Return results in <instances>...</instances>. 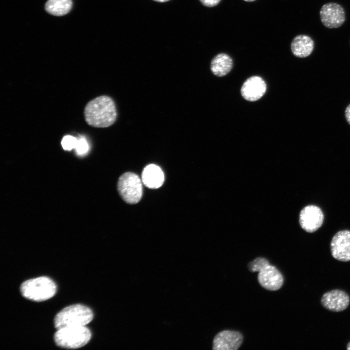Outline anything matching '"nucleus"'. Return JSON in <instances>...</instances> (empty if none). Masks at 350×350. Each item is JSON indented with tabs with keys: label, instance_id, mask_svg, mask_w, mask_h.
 Returning <instances> with one entry per match:
<instances>
[{
	"label": "nucleus",
	"instance_id": "nucleus-1",
	"mask_svg": "<svg viewBox=\"0 0 350 350\" xmlns=\"http://www.w3.org/2000/svg\"><path fill=\"white\" fill-rule=\"evenodd\" d=\"M84 115L87 123L95 127H107L116 121L117 112L113 100L101 96L89 101L86 105Z\"/></svg>",
	"mask_w": 350,
	"mask_h": 350
},
{
	"label": "nucleus",
	"instance_id": "nucleus-2",
	"mask_svg": "<svg viewBox=\"0 0 350 350\" xmlns=\"http://www.w3.org/2000/svg\"><path fill=\"white\" fill-rule=\"evenodd\" d=\"M91 310L81 304L67 306L60 311L55 316V327L58 329L73 326H85L93 319Z\"/></svg>",
	"mask_w": 350,
	"mask_h": 350
},
{
	"label": "nucleus",
	"instance_id": "nucleus-3",
	"mask_svg": "<svg viewBox=\"0 0 350 350\" xmlns=\"http://www.w3.org/2000/svg\"><path fill=\"white\" fill-rule=\"evenodd\" d=\"M56 289L55 282L45 276L27 280L20 288L23 297L35 301H42L52 298Z\"/></svg>",
	"mask_w": 350,
	"mask_h": 350
},
{
	"label": "nucleus",
	"instance_id": "nucleus-4",
	"mask_svg": "<svg viewBox=\"0 0 350 350\" xmlns=\"http://www.w3.org/2000/svg\"><path fill=\"white\" fill-rule=\"evenodd\" d=\"M91 337L90 331L85 326H73L57 329L54 335L56 344L66 349H78L86 345Z\"/></svg>",
	"mask_w": 350,
	"mask_h": 350
},
{
	"label": "nucleus",
	"instance_id": "nucleus-5",
	"mask_svg": "<svg viewBox=\"0 0 350 350\" xmlns=\"http://www.w3.org/2000/svg\"><path fill=\"white\" fill-rule=\"evenodd\" d=\"M142 182L139 176L133 173L122 174L118 181V190L122 198L127 203H137L142 195Z\"/></svg>",
	"mask_w": 350,
	"mask_h": 350
},
{
	"label": "nucleus",
	"instance_id": "nucleus-6",
	"mask_svg": "<svg viewBox=\"0 0 350 350\" xmlns=\"http://www.w3.org/2000/svg\"><path fill=\"white\" fill-rule=\"evenodd\" d=\"M320 18L327 28H337L343 25L346 19L345 12L341 5L329 2L323 5L320 10Z\"/></svg>",
	"mask_w": 350,
	"mask_h": 350
},
{
	"label": "nucleus",
	"instance_id": "nucleus-7",
	"mask_svg": "<svg viewBox=\"0 0 350 350\" xmlns=\"http://www.w3.org/2000/svg\"><path fill=\"white\" fill-rule=\"evenodd\" d=\"M324 215L318 207L308 205L305 207L299 213V224L305 231L312 233L317 230L322 225Z\"/></svg>",
	"mask_w": 350,
	"mask_h": 350
},
{
	"label": "nucleus",
	"instance_id": "nucleus-8",
	"mask_svg": "<svg viewBox=\"0 0 350 350\" xmlns=\"http://www.w3.org/2000/svg\"><path fill=\"white\" fill-rule=\"evenodd\" d=\"M332 257L341 262L350 261V231L341 230L332 237L331 242Z\"/></svg>",
	"mask_w": 350,
	"mask_h": 350
},
{
	"label": "nucleus",
	"instance_id": "nucleus-9",
	"mask_svg": "<svg viewBox=\"0 0 350 350\" xmlns=\"http://www.w3.org/2000/svg\"><path fill=\"white\" fill-rule=\"evenodd\" d=\"M350 297L345 291L334 289L324 293L321 303L325 309L332 312H338L345 310L350 304Z\"/></svg>",
	"mask_w": 350,
	"mask_h": 350
},
{
	"label": "nucleus",
	"instance_id": "nucleus-10",
	"mask_svg": "<svg viewBox=\"0 0 350 350\" xmlns=\"http://www.w3.org/2000/svg\"><path fill=\"white\" fill-rule=\"evenodd\" d=\"M243 336L236 331L225 330L214 338L212 349L214 350H236L243 342Z\"/></svg>",
	"mask_w": 350,
	"mask_h": 350
},
{
	"label": "nucleus",
	"instance_id": "nucleus-11",
	"mask_svg": "<svg viewBox=\"0 0 350 350\" xmlns=\"http://www.w3.org/2000/svg\"><path fill=\"white\" fill-rule=\"evenodd\" d=\"M266 90L264 81L258 76H251L243 84L241 93L242 97L250 102L256 101L262 98Z\"/></svg>",
	"mask_w": 350,
	"mask_h": 350
},
{
	"label": "nucleus",
	"instance_id": "nucleus-12",
	"mask_svg": "<svg viewBox=\"0 0 350 350\" xmlns=\"http://www.w3.org/2000/svg\"><path fill=\"white\" fill-rule=\"evenodd\" d=\"M258 279L262 287L272 291L279 289L283 282L280 272L275 266L270 264L259 272Z\"/></svg>",
	"mask_w": 350,
	"mask_h": 350
},
{
	"label": "nucleus",
	"instance_id": "nucleus-13",
	"mask_svg": "<svg viewBox=\"0 0 350 350\" xmlns=\"http://www.w3.org/2000/svg\"><path fill=\"white\" fill-rule=\"evenodd\" d=\"M142 183L150 189L160 187L164 180V175L161 168L155 164H149L143 169L141 175Z\"/></svg>",
	"mask_w": 350,
	"mask_h": 350
},
{
	"label": "nucleus",
	"instance_id": "nucleus-14",
	"mask_svg": "<svg viewBox=\"0 0 350 350\" xmlns=\"http://www.w3.org/2000/svg\"><path fill=\"white\" fill-rule=\"evenodd\" d=\"M314 48V42L312 38L305 35L296 36L291 43V49L296 57L304 58L310 55Z\"/></svg>",
	"mask_w": 350,
	"mask_h": 350
},
{
	"label": "nucleus",
	"instance_id": "nucleus-15",
	"mask_svg": "<svg viewBox=\"0 0 350 350\" xmlns=\"http://www.w3.org/2000/svg\"><path fill=\"white\" fill-rule=\"evenodd\" d=\"M233 67L232 58L228 54L221 53L217 54L212 59L210 69L216 76L222 77L227 75Z\"/></svg>",
	"mask_w": 350,
	"mask_h": 350
},
{
	"label": "nucleus",
	"instance_id": "nucleus-16",
	"mask_svg": "<svg viewBox=\"0 0 350 350\" xmlns=\"http://www.w3.org/2000/svg\"><path fill=\"white\" fill-rule=\"evenodd\" d=\"M72 5L71 0H48L45 8L49 14L60 16L67 14L70 10Z\"/></svg>",
	"mask_w": 350,
	"mask_h": 350
},
{
	"label": "nucleus",
	"instance_id": "nucleus-17",
	"mask_svg": "<svg viewBox=\"0 0 350 350\" xmlns=\"http://www.w3.org/2000/svg\"><path fill=\"white\" fill-rule=\"evenodd\" d=\"M269 265L268 261L265 258L259 257L248 265L249 270L251 272H260L264 268Z\"/></svg>",
	"mask_w": 350,
	"mask_h": 350
},
{
	"label": "nucleus",
	"instance_id": "nucleus-18",
	"mask_svg": "<svg viewBox=\"0 0 350 350\" xmlns=\"http://www.w3.org/2000/svg\"><path fill=\"white\" fill-rule=\"evenodd\" d=\"M77 140L74 137L70 135L64 136L62 140L61 144L63 148L65 150H70L75 148L77 142Z\"/></svg>",
	"mask_w": 350,
	"mask_h": 350
},
{
	"label": "nucleus",
	"instance_id": "nucleus-19",
	"mask_svg": "<svg viewBox=\"0 0 350 350\" xmlns=\"http://www.w3.org/2000/svg\"><path fill=\"white\" fill-rule=\"evenodd\" d=\"M77 153L79 155L86 154L89 150V145L86 140L83 138L77 140L76 147L75 148Z\"/></svg>",
	"mask_w": 350,
	"mask_h": 350
},
{
	"label": "nucleus",
	"instance_id": "nucleus-20",
	"mask_svg": "<svg viewBox=\"0 0 350 350\" xmlns=\"http://www.w3.org/2000/svg\"><path fill=\"white\" fill-rule=\"evenodd\" d=\"M201 3L205 6L212 7L217 5L221 0H199Z\"/></svg>",
	"mask_w": 350,
	"mask_h": 350
},
{
	"label": "nucleus",
	"instance_id": "nucleus-21",
	"mask_svg": "<svg viewBox=\"0 0 350 350\" xmlns=\"http://www.w3.org/2000/svg\"><path fill=\"white\" fill-rule=\"evenodd\" d=\"M345 117L348 122L350 124V104L345 110Z\"/></svg>",
	"mask_w": 350,
	"mask_h": 350
},
{
	"label": "nucleus",
	"instance_id": "nucleus-22",
	"mask_svg": "<svg viewBox=\"0 0 350 350\" xmlns=\"http://www.w3.org/2000/svg\"><path fill=\"white\" fill-rule=\"evenodd\" d=\"M153 0L157 1V2H164L168 1L170 0Z\"/></svg>",
	"mask_w": 350,
	"mask_h": 350
},
{
	"label": "nucleus",
	"instance_id": "nucleus-23",
	"mask_svg": "<svg viewBox=\"0 0 350 350\" xmlns=\"http://www.w3.org/2000/svg\"><path fill=\"white\" fill-rule=\"evenodd\" d=\"M347 349L348 350H350V342H349L347 345Z\"/></svg>",
	"mask_w": 350,
	"mask_h": 350
},
{
	"label": "nucleus",
	"instance_id": "nucleus-24",
	"mask_svg": "<svg viewBox=\"0 0 350 350\" xmlns=\"http://www.w3.org/2000/svg\"><path fill=\"white\" fill-rule=\"evenodd\" d=\"M245 0V1H247V2H251V1H253L255 0Z\"/></svg>",
	"mask_w": 350,
	"mask_h": 350
}]
</instances>
